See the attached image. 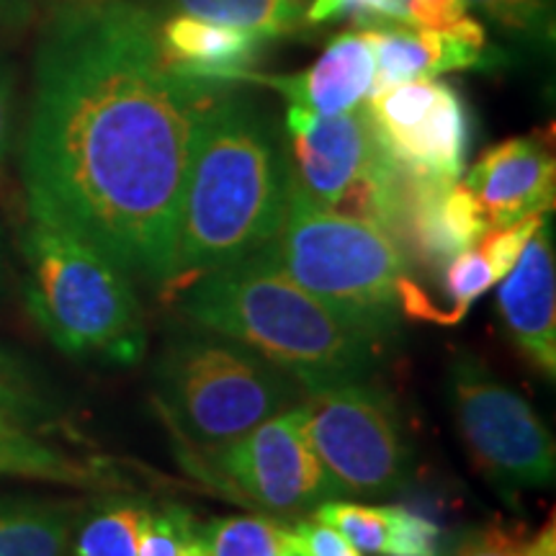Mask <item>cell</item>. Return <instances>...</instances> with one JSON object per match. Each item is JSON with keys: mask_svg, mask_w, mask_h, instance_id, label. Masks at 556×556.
I'll use <instances>...</instances> for the list:
<instances>
[{"mask_svg": "<svg viewBox=\"0 0 556 556\" xmlns=\"http://www.w3.org/2000/svg\"><path fill=\"white\" fill-rule=\"evenodd\" d=\"M208 556H283L289 528L266 516H229L204 526Z\"/></svg>", "mask_w": 556, "mask_h": 556, "instance_id": "d4e9b609", "label": "cell"}, {"mask_svg": "<svg viewBox=\"0 0 556 556\" xmlns=\"http://www.w3.org/2000/svg\"><path fill=\"white\" fill-rule=\"evenodd\" d=\"M366 114L379 148L402 173L426 180H462L471 119L454 83L422 78L374 90Z\"/></svg>", "mask_w": 556, "mask_h": 556, "instance_id": "30bf717a", "label": "cell"}, {"mask_svg": "<svg viewBox=\"0 0 556 556\" xmlns=\"http://www.w3.org/2000/svg\"><path fill=\"white\" fill-rule=\"evenodd\" d=\"M0 287H3V240H0Z\"/></svg>", "mask_w": 556, "mask_h": 556, "instance_id": "d590c367", "label": "cell"}, {"mask_svg": "<svg viewBox=\"0 0 556 556\" xmlns=\"http://www.w3.org/2000/svg\"><path fill=\"white\" fill-rule=\"evenodd\" d=\"M152 374L157 407L201 448L227 446L304 397L281 368L206 330L170 338Z\"/></svg>", "mask_w": 556, "mask_h": 556, "instance_id": "8992f818", "label": "cell"}, {"mask_svg": "<svg viewBox=\"0 0 556 556\" xmlns=\"http://www.w3.org/2000/svg\"><path fill=\"white\" fill-rule=\"evenodd\" d=\"M16 129V75L5 60H0V165L9 157Z\"/></svg>", "mask_w": 556, "mask_h": 556, "instance_id": "d6a6232c", "label": "cell"}, {"mask_svg": "<svg viewBox=\"0 0 556 556\" xmlns=\"http://www.w3.org/2000/svg\"><path fill=\"white\" fill-rule=\"evenodd\" d=\"M497 307L507 336L520 353L546 374L556 377V261L552 222H544L526 242L513 270L500 278Z\"/></svg>", "mask_w": 556, "mask_h": 556, "instance_id": "9a60e30c", "label": "cell"}, {"mask_svg": "<svg viewBox=\"0 0 556 556\" xmlns=\"http://www.w3.org/2000/svg\"><path fill=\"white\" fill-rule=\"evenodd\" d=\"M178 312L199 330L238 343L302 389L368 379L387 343L299 287L266 250L186 283Z\"/></svg>", "mask_w": 556, "mask_h": 556, "instance_id": "3957f363", "label": "cell"}, {"mask_svg": "<svg viewBox=\"0 0 556 556\" xmlns=\"http://www.w3.org/2000/svg\"><path fill=\"white\" fill-rule=\"evenodd\" d=\"M240 83L274 88L289 106L319 116H340L361 109L374 88V52L364 31H343L332 37L325 52L307 70L291 75H266L248 70Z\"/></svg>", "mask_w": 556, "mask_h": 556, "instance_id": "2e32d148", "label": "cell"}, {"mask_svg": "<svg viewBox=\"0 0 556 556\" xmlns=\"http://www.w3.org/2000/svg\"><path fill=\"white\" fill-rule=\"evenodd\" d=\"M448 397L471 462L503 495L554 484L552 433L536 409L471 353L451 361Z\"/></svg>", "mask_w": 556, "mask_h": 556, "instance_id": "ba28073f", "label": "cell"}, {"mask_svg": "<svg viewBox=\"0 0 556 556\" xmlns=\"http://www.w3.org/2000/svg\"><path fill=\"white\" fill-rule=\"evenodd\" d=\"M289 541L307 556H361L356 546L336 528L319 523L315 518H296L289 526Z\"/></svg>", "mask_w": 556, "mask_h": 556, "instance_id": "1f68e13d", "label": "cell"}, {"mask_svg": "<svg viewBox=\"0 0 556 556\" xmlns=\"http://www.w3.org/2000/svg\"><path fill=\"white\" fill-rule=\"evenodd\" d=\"M312 518L336 528L361 554L389 556L394 541V507L348 503V500H328L312 510Z\"/></svg>", "mask_w": 556, "mask_h": 556, "instance_id": "cb8c5ba5", "label": "cell"}, {"mask_svg": "<svg viewBox=\"0 0 556 556\" xmlns=\"http://www.w3.org/2000/svg\"><path fill=\"white\" fill-rule=\"evenodd\" d=\"M80 510L67 500L0 497V556H70Z\"/></svg>", "mask_w": 556, "mask_h": 556, "instance_id": "d6986e66", "label": "cell"}, {"mask_svg": "<svg viewBox=\"0 0 556 556\" xmlns=\"http://www.w3.org/2000/svg\"><path fill=\"white\" fill-rule=\"evenodd\" d=\"M492 283H497L495 270H492L490 261L484 258V253L477 245L458 253L456 258H451L443 266V289L448 296V325L458 323L467 315L471 304L477 302L484 291H490Z\"/></svg>", "mask_w": 556, "mask_h": 556, "instance_id": "f1b7e54d", "label": "cell"}, {"mask_svg": "<svg viewBox=\"0 0 556 556\" xmlns=\"http://www.w3.org/2000/svg\"><path fill=\"white\" fill-rule=\"evenodd\" d=\"M201 456L197 467L214 490L276 518L296 520L340 497L309 443L302 402Z\"/></svg>", "mask_w": 556, "mask_h": 556, "instance_id": "9c48e42d", "label": "cell"}, {"mask_svg": "<svg viewBox=\"0 0 556 556\" xmlns=\"http://www.w3.org/2000/svg\"><path fill=\"white\" fill-rule=\"evenodd\" d=\"M309 26L348 21L358 31L409 26L407 0H312L307 9Z\"/></svg>", "mask_w": 556, "mask_h": 556, "instance_id": "83f0119b", "label": "cell"}, {"mask_svg": "<svg viewBox=\"0 0 556 556\" xmlns=\"http://www.w3.org/2000/svg\"><path fill=\"white\" fill-rule=\"evenodd\" d=\"M312 448L340 497L394 495L407 482L413 446L397 402L368 379L304 389Z\"/></svg>", "mask_w": 556, "mask_h": 556, "instance_id": "52a82bcc", "label": "cell"}, {"mask_svg": "<svg viewBox=\"0 0 556 556\" xmlns=\"http://www.w3.org/2000/svg\"><path fill=\"white\" fill-rule=\"evenodd\" d=\"M364 34L374 52L371 93L407 80L438 78L462 70H492L503 62V54L486 41L484 26L471 16L448 29L394 26Z\"/></svg>", "mask_w": 556, "mask_h": 556, "instance_id": "5bb4252c", "label": "cell"}, {"mask_svg": "<svg viewBox=\"0 0 556 556\" xmlns=\"http://www.w3.org/2000/svg\"><path fill=\"white\" fill-rule=\"evenodd\" d=\"M157 41L173 73L219 88L240 83V75L255 70V62L270 45L261 34L180 13L157 24Z\"/></svg>", "mask_w": 556, "mask_h": 556, "instance_id": "e0dca14e", "label": "cell"}, {"mask_svg": "<svg viewBox=\"0 0 556 556\" xmlns=\"http://www.w3.org/2000/svg\"><path fill=\"white\" fill-rule=\"evenodd\" d=\"M150 503L109 495L80 510L70 556H137L139 523Z\"/></svg>", "mask_w": 556, "mask_h": 556, "instance_id": "44dd1931", "label": "cell"}, {"mask_svg": "<svg viewBox=\"0 0 556 556\" xmlns=\"http://www.w3.org/2000/svg\"><path fill=\"white\" fill-rule=\"evenodd\" d=\"M0 475L41 479V482L80 486V490L122 484V479H116L114 471L99 458L86 462L67 454L54 443H47L39 430L3 409H0Z\"/></svg>", "mask_w": 556, "mask_h": 556, "instance_id": "ac0fdd59", "label": "cell"}, {"mask_svg": "<svg viewBox=\"0 0 556 556\" xmlns=\"http://www.w3.org/2000/svg\"><path fill=\"white\" fill-rule=\"evenodd\" d=\"M464 186L477 199L490 229H500L554 208L556 165L546 131L510 137L484 150Z\"/></svg>", "mask_w": 556, "mask_h": 556, "instance_id": "4fadbf2b", "label": "cell"}, {"mask_svg": "<svg viewBox=\"0 0 556 556\" xmlns=\"http://www.w3.org/2000/svg\"><path fill=\"white\" fill-rule=\"evenodd\" d=\"M0 409L41 433L67 420L47 381L5 348H0Z\"/></svg>", "mask_w": 556, "mask_h": 556, "instance_id": "7402d4cb", "label": "cell"}, {"mask_svg": "<svg viewBox=\"0 0 556 556\" xmlns=\"http://www.w3.org/2000/svg\"><path fill=\"white\" fill-rule=\"evenodd\" d=\"M309 3L312 0H152V5L180 16L235 26L261 34L268 41L304 37L312 29Z\"/></svg>", "mask_w": 556, "mask_h": 556, "instance_id": "ffe728a7", "label": "cell"}, {"mask_svg": "<svg viewBox=\"0 0 556 556\" xmlns=\"http://www.w3.org/2000/svg\"><path fill=\"white\" fill-rule=\"evenodd\" d=\"M31 0H0V24L21 26L31 18Z\"/></svg>", "mask_w": 556, "mask_h": 556, "instance_id": "836d02e7", "label": "cell"}, {"mask_svg": "<svg viewBox=\"0 0 556 556\" xmlns=\"http://www.w3.org/2000/svg\"><path fill=\"white\" fill-rule=\"evenodd\" d=\"M486 232L482 208L462 180H426L400 170L387 235L413 266L443 268Z\"/></svg>", "mask_w": 556, "mask_h": 556, "instance_id": "7c38bea8", "label": "cell"}, {"mask_svg": "<svg viewBox=\"0 0 556 556\" xmlns=\"http://www.w3.org/2000/svg\"><path fill=\"white\" fill-rule=\"evenodd\" d=\"M18 248L26 309L54 348L103 366L142 361L148 328L129 274L86 240L31 217Z\"/></svg>", "mask_w": 556, "mask_h": 556, "instance_id": "5b68a950", "label": "cell"}, {"mask_svg": "<svg viewBox=\"0 0 556 556\" xmlns=\"http://www.w3.org/2000/svg\"><path fill=\"white\" fill-rule=\"evenodd\" d=\"M266 253L299 287L381 343H392L407 317L443 325V309L384 229L317 204L294 184L287 219Z\"/></svg>", "mask_w": 556, "mask_h": 556, "instance_id": "277c9868", "label": "cell"}, {"mask_svg": "<svg viewBox=\"0 0 556 556\" xmlns=\"http://www.w3.org/2000/svg\"><path fill=\"white\" fill-rule=\"evenodd\" d=\"M546 214H539V217H526L516 222V225H507L500 229H490L482 240L477 242V248L482 250L484 258L490 261L492 270H495L497 281L507 276L516 266L520 253H523L526 242L531 240V235L536 232V227L544 222Z\"/></svg>", "mask_w": 556, "mask_h": 556, "instance_id": "4dcf8cb0", "label": "cell"}, {"mask_svg": "<svg viewBox=\"0 0 556 556\" xmlns=\"http://www.w3.org/2000/svg\"><path fill=\"white\" fill-rule=\"evenodd\" d=\"M217 90L165 65L142 0H50L21 152L29 217L124 274L168 283L186 173Z\"/></svg>", "mask_w": 556, "mask_h": 556, "instance_id": "6da1fadb", "label": "cell"}, {"mask_svg": "<svg viewBox=\"0 0 556 556\" xmlns=\"http://www.w3.org/2000/svg\"><path fill=\"white\" fill-rule=\"evenodd\" d=\"M443 531L433 520L409 510L394 507V541L389 556H441Z\"/></svg>", "mask_w": 556, "mask_h": 556, "instance_id": "f546056e", "label": "cell"}, {"mask_svg": "<svg viewBox=\"0 0 556 556\" xmlns=\"http://www.w3.org/2000/svg\"><path fill=\"white\" fill-rule=\"evenodd\" d=\"M219 88L201 114L180 197L165 287L186 283L266 250L287 219V139L250 96Z\"/></svg>", "mask_w": 556, "mask_h": 556, "instance_id": "7a4b0ae2", "label": "cell"}, {"mask_svg": "<svg viewBox=\"0 0 556 556\" xmlns=\"http://www.w3.org/2000/svg\"><path fill=\"white\" fill-rule=\"evenodd\" d=\"M454 556H556L554 523H546L533 536L523 526H482L458 541Z\"/></svg>", "mask_w": 556, "mask_h": 556, "instance_id": "4316f807", "label": "cell"}, {"mask_svg": "<svg viewBox=\"0 0 556 556\" xmlns=\"http://www.w3.org/2000/svg\"><path fill=\"white\" fill-rule=\"evenodd\" d=\"M505 37L533 50L554 41V0H469Z\"/></svg>", "mask_w": 556, "mask_h": 556, "instance_id": "484cf974", "label": "cell"}, {"mask_svg": "<svg viewBox=\"0 0 556 556\" xmlns=\"http://www.w3.org/2000/svg\"><path fill=\"white\" fill-rule=\"evenodd\" d=\"M137 556H208L204 526L186 505H148L139 523Z\"/></svg>", "mask_w": 556, "mask_h": 556, "instance_id": "603a6c76", "label": "cell"}, {"mask_svg": "<svg viewBox=\"0 0 556 556\" xmlns=\"http://www.w3.org/2000/svg\"><path fill=\"white\" fill-rule=\"evenodd\" d=\"M283 139L291 184L317 204L338 208L379 163L381 148L366 109L319 116L287 106Z\"/></svg>", "mask_w": 556, "mask_h": 556, "instance_id": "8fae6325", "label": "cell"}, {"mask_svg": "<svg viewBox=\"0 0 556 556\" xmlns=\"http://www.w3.org/2000/svg\"><path fill=\"white\" fill-rule=\"evenodd\" d=\"M283 556H307V554H304L302 548H296V546L289 541V546H287V552H283Z\"/></svg>", "mask_w": 556, "mask_h": 556, "instance_id": "e575fe53", "label": "cell"}]
</instances>
